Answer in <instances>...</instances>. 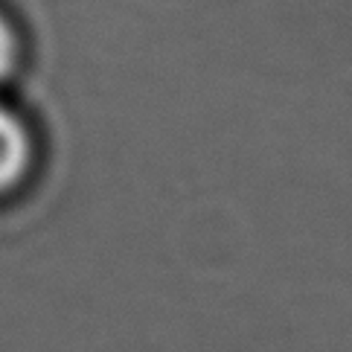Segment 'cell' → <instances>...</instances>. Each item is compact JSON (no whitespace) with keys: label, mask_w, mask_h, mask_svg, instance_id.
Listing matches in <instances>:
<instances>
[{"label":"cell","mask_w":352,"mask_h":352,"mask_svg":"<svg viewBox=\"0 0 352 352\" xmlns=\"http://www.w3.org/2000/svg\"><path fill=\"white\" fill-rule=\"evenodd\" d=\"M32 143L23 120L12 108L0 105V195L15 190L30 169Z\"/></svg>","instance_id":"1"},{"label":"cell","mask_w":352,"mask_h":352,"mask_svg":"<svg viewBox=\"0 0 352 352\" xmlns=\"http://www.w3.org/2000/svg\"><path fill=\"white\" fill-rule=\"evenodd\" d=\"M15 65H18V35L9 27V21L0 15V82L12 76Z\"/></svg>","instance_id":"2"}]
</instances>
